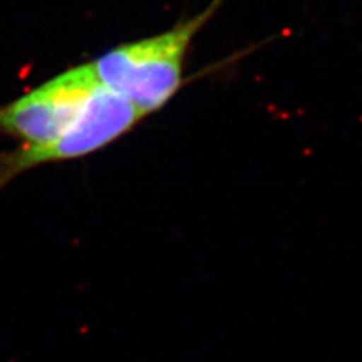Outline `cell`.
I'll use <instances>...</instances> for the list:
<instances>
[{
  "instance_id": "1",
  "label": "cell",
  "mask_w": 362,
  "mask_h": 362,
  "mask_svg": "<svg viewBox=\"0 0 362 362\" xmlns=\"http://www.w3.org/2000/svg\"><path fill=\"white\" fill-rule=\"evenodd\" d=\"M213 2L195 17L171 29L122 42L90 61L100 85L127 100L144 117L163 109L185 85V64L190 45L222 6Z\"/></svg>"
},
{
  "instance_id": "2",
  "label": "cell",
  "mask_w": 362,
  "mask_h": 362,
  "mask_svg": "<svg viewBox=\"0 0 362 362\" xmlns=\"http://www.w3.org/2000/svg\"><path fill=\"white\" fill-rule=\"evenodd\" d=\"M145 117L127 100L100 88L74 126L42 145H21L0 153V190L18 175L42 165L76 160L118 141Z\"/></svg>"
},
{
  "instance_id": "3",
  "label": "cell",
  "mask_w": 362,
  "mask_h": 362,
  "mask_svg": "<svg viewBox=\"0 0 362 362\" xmlns=\"http://www.w3.org/2000/svg\"><path fill=\"white\" fill-rule=\"evenodd\" d=\"M100 88L90 62L53 76L0 106V136L21 145H42L70 130Z\"/></svg>"
}]
</instances>
